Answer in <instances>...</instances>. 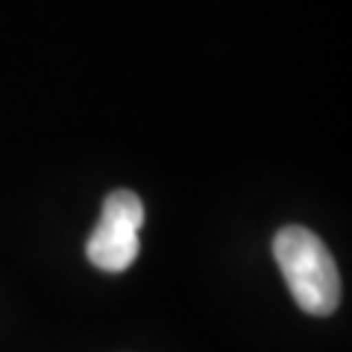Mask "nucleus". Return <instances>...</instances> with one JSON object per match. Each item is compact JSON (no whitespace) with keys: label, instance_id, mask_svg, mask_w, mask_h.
<instances>
[{"label":"nucleus","instance_id":"obj_1","mask_svg":"<svg viewBox=\"0 0 352 352\" xmlns=\"http://www.w3.org/2000/svg\"><path fill=\"white\" fill-rule=\"evenodd\" d=\"M273 256L294 302L305 314L329 317L340 302V273L332 252L305 226H282L273 238Z\"/></svg>","mask_w":352,"mask_h":352},{"label":"nucleus","instance_id":"obj_2","mask_svg":"<svg viewBox=\"0 0 352 352\" xmlns=\"http://www.w3.org/2000/svg\"><path fill=\"white\" fill-rule=\"evenodd\" d=\"M141 226H144V203L129 188H118L103 200V212L91 238L85 244V256L94 267L106 273H124L138 258Z\"/></svg>","mask_w":352,"mask_h":352}]
</instances>
